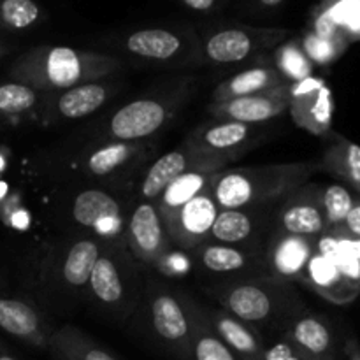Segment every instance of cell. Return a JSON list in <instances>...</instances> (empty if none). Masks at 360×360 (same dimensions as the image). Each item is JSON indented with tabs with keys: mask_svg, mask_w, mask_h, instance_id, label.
Returning <instances> with one entry per match:
<instances>
[{
	"mask_svg": "<svg viewBox=\"0 0 360 360\" xmlns=\"http://www.w3.org/2000/svg\"><path fill=\"white\" fill-rule=\"evenodd\" d=\"M319 169V162L224 169L214 176L211 195L220 210H269L306 185Z\"/></svg>",
	"mask_w": 360,
	"mask_h": 360,
	"instance_id": "cell-1",
	"label": "cell"
},
{
	"mask_svg": "<svg viewBox=\"0 0 360 360\" xmlns=\"http://www.w3.org/2000/svg\"><path fill=\"white\" fill-rule=\"evenodd\" d=\"M221 308L253 329H280L281 334L306 313L301 297L288 281L271 276L236 278L211 290Z\"/></svg>",
	"mask_w": 360,
	"mask_h": 360,
	"instance_id": "cell-2",
	"label": "cell"
},
{
	"mask_svg": "<svg viewBox=\"0 0 360 360\" xmlns=\"http://www.w3.org/2000/svg\"><path fill=\"white\" fill-rule=\"evenodd\" d=\"M120 67L109 55L67 46L35 48L21 55L9 70L11 79L27 84L34 90L63 91L77 84L98 81Z\"/></svg>",
	"mask_w": 360,
	"mask_h": 360,
	"instance_id": "cell-3",
	"label": "cell"
},
{
	"mask_svg": "<svg viewBox=\"0 0 360 360\" xmlns=\"http://www.w3.org/2000/svg\"><path fill=\"white\" fill-rule=\"evenodd\" d=\"M136 273L123 260V252L102 248L88 281V292L97 306L125 319L136 299Z\"/></svg>",
	"mask_w": 360,
	"mask_h": 360,
	"instance_id": "cell-4",
	"label": "cell"
},
{
	"mask_svg": "<svg viewBox=\"0 0 360 360\" xmlns=\"http://www.w3.org/2000/svg\"><path fill=\"white\" fill-rule=\"evenodd\" d=\"M148 313L153 340L179 360H188L193 327L192 302L169 290H160L150 299Z\"/></svg>",
	"mask_w": 360,
	"mask_h": 360,
	"instance_id": "cell-5",
	"label": "cell"
},
{
	"mask_svg": "<svg viewBox=\"0 0 360 360\" xmlns=\"http://www.w3.org/2000/svg\"><path fill=\"white\" fill-rule=\"evenodd\" d=\"M273 231L302 238H319L327 231L322 207V188L311 183L295 188L278 202Z\"/></svg>",
	"mask_w": 360,
	"mask_h": 360,
	"instance_id": "cell-6",
	"label": "cell"
},
{
	"mask_svg": "<svg viewBox=\"0 0 360 360\" xmlns=\"http://www.w3.org/2000/svg\"><path fill=\"white\" fill-rule=\"evenodd\" d=\"M229 158L214 157V155L200 153L193 150L188 144L183 143L181 146L171 150L169 153L162 155L144 176L141 183L139 197L141 202H157L158 197L164 193V190L174 181L178 176L192 171V169H218L224 171Z\"/></svg>",
	"mask_w": 360,
	"mask_h": 360,
	"instance_id": "cell-7",
	"label": "cell"
},
{
	"mask_svg": "<svg viewBox=\"0 0 360 360\" xmlns=\"http://www.w3.org/2000/svg\"><path fill=\"white\" fill-rule=\"evenodd\" d=\"M285 30H259V28H221L204 42V55L218 65L239 63L262 49L273 48L285 37Z\"/></svg>",
	"mask_w": 360,
	"mask_h": 360,
	"instance_id": "cell-8",
	"label": "cell"
},
{
	"mask_svg": "<svg viewBox=\"0 0 360 360\" xmlns=\"http://www.w3.org/2000/svg\"><path fill=\"white\" fill-rule=\"evenodd\" d=\"M127 245L141 262L158 267L167 255L169 236L153 202H139L127 224Z\"/></svg>",
	"mask_w": 360,
	"mask_h": 360,
	"instance_id": "cell-9",
	"label": "cell"
},
{
	"mask_svg": "<svg viewBox=\"0 0 360 360\" xmlns=\"http://www.w3.org/2000/svg\"><path fill=\"white\" fill-rule=\"evenodd\" d=\"M218 213L220 207L211 195V188L204 190L185 206L179 207L167 220H164L169 239L174 241L179 248L192 252L207 241Z\"/></svg>",
	"mask_w": 360,
	"mask_h": 360,
	"instance_id": "cell-10",
	"label": "cell"
},
{
	"mask_svg": "<svg viewBox=\"0 0 360 360\" xmlns=\"http://www.w3.org/2000/svg\"><path fill=\"white\" fill-rule=\"evenodd\" d=\"M192 252H195L200 269L217 276H231L229 280L267 276L264 248H245L206 241Z\"/></svg>",
	"mask_w": 360,
	"mask_h": 360,
	"instance_id": "cell-11",
	"label": "cell"
},
{
	"mask_svg": "<svg viewBox=\"0 0 360 360\" xmlns=\"http://www.w3.org/2000/svg\"><path fill=\"white\" fill-rule=\"evenodd\" d=\"M288 111L299 127L315 136H323L333 125L334 101L326 81L319 77H306L290 84V105Z\"/></svg>",
	"mask_w": 360,
	"mask_h": 360,
	"instance_id": "cell-12",
	"label": "cell"
},
{
	"mask_svg": "<svg viewBox=\"0 0 360 360\" xmlns=\"http://www.w3.org/2000/svg\"><path fill=\"white\" fill-rule=\"evenodd\" d=\"M169 118V108L158 98H139L120 108L109 120L108 134L120 143H136L157 134Z\"/></svg>",
	"mask_w": 360,
	"mask_h": 360,
	"instance_id": "cell-13",
	"label": "cell"
},
{
	"mask_svg": "<svg viewBox=\"0 0 360 360\" xmlns=\"http://www.w3.org/2000/svg\"><path fill=\"white\" fill-rule=\"evenodd\" d=\"M290 84L292 83L269 91H262V94L248 95V97L218 102V104L213 102L207 111L211 112L214 120H232V122H241L246 125L269 122V120L288 111Z\"/></svg>",
	"mask_w": 360,
	"mask_h": 360,
	"instance_id": "cell-14",
	"label": "cell"
},
{
	"mask_svg": "<svg viewBox=\"0 0 360 360\" xmlns=\"http://www.w3.org/2000/svg\"><path fill=\"white\" fill-rule=\"evenodd\" d=\"M313 253H315V239L313 238L273 231L266 250H264L267 276L288 281V283L301 281Z\"/></svg>",
	"mask_w": 360,
	"mask_h": 360,
	"instance_id": "cell-15",
	"label": "cell"
},
{
	"mask_svg": "<svg viewBox=\"0 0 360 360\" xmlns=\"http://www.w3.org/2000/svg\"><path fill=\"white\" fill-rule=\"evenodd\" d=\"M281 338H285L306 360L340 359V348L333 326L320 315L302 313L287 327Z\"/></svg>",
	"mask_w": 360,
	"mask_h": 360,
	"instance_id": "cell-16",
	"label": "cell"
},
{
	"mask_svg": "<svg viewBox=\"0 0 360 360\" xmlns=\"http://www.w3.org/2000/svg\"><path fill=\"white\" fill-rule=\"evenodd\" d=\"M72 217L81 227L97 231L102 238H118L123 232L122 206L104 190H83L72 204Z\"/></svg>",
	"mask_w": 360,
	"mask_h": 360,
	"instance_id": "cell-17",
	"label": "cell"
},
{
	"mask_svg": "<svg viewBox=\"0 0 360 360\" xmlns=\"http://www.w3.org/2000/svg\"><path fill=\"white\" fill-rule=\"evenodd\" d=\"M267 210H220L207 241L218 245L264 248L259 246L267 224Z\"/></svg>",
	"mask_w": 360,
	"mask_h": 360,
	"instance_id": "cell-18",
	"label": "cell"
},
{
	"mask_svg": "<svg viewBox=\"0 0 360 360\" xmlns=\"http://www.w3.org/2000/svg\"><path fill=\"white\" fill-rule=\"evenodd\" d=\"M0 329L9 336L30 345V347L48 350L53 329L44 316L28 302L20 299L0 295Z\"/></svg>",
	"mask_w": 360,
	"mask_h": 360,
	"instance_id": "cell-19",
	"label": "cell"
},
{
	"mask_svg": "<svg viewBox=\"0 0 360 360\" xmlns=\"http://www.w3.org/2000/svg\"><path fill=\"white\" fill-rule=\"evenodd\" d=\"M252 136L253 125L232 120H214L213 123L199 127L185 144L200 153L231 158L252 139Z\"/></svg>",
	"mask_w": 360,
	"mask_h": 360,
	"instance_id": "cell-20",
	"label": "cell"
},
{
	"mask_svg": "<svg viewBox=\"0 0 360 360\" xmlns=\"http://www.w3.org/2000/svg\"><path fill=\"white\" fill-rule=\"evenodd\" d=\"M301 283L334 304H348L360 292V287L352 283L330 260L316 252L306 266Z\"/></svg>",
	"mask_w": 360,
	"mask_h": 360,
	"instance_id": "cell-21",
	"label": "cell"
},
{
	"mask_svg": "<svg viewBox=\"0 0 360 360\" xmlns=\"http://www.w3.org/2000/svg\"><path fill=\"white\" fill-rule=\"evenodd\" d=\"M207 322L213 327L214 333L220 336V340L234 352L241 360H264V352H266V345H264L262 336L259 330L253 329L252 326L245 323L243 320L236 319L229 311L221 309H214V311L207 313Z\"/></svg>",
	"mask_w": 360,
	"mask_h": 360,
	"instance_id": "cell-22",
	"label": "cell"
},
{
	"mask_svg": "<svg viewBox=\"0 0 360 360\" xmlns=\"http://www.w3.org/2000/svg\"><path fill=\"white\" fill-rule=\"evenodd\" d=\"M285 84H288V81L278 72L276 67H252L221 81L213 91V102L218 104V102L232 101V98L248 97V95L262 94V91L274 90Z\"/></svg>",
	"mask_w": 360,
	"mask_h": 360,
	"instance_id": "cell-23",
	"label": "cell"
},
{
	"mask_svg": "<svg viewBox=\"0 0 360 360\" xmlns=\"http://www.w3.org/2000/svg\"><path fill=\"white\" fill-rule=\"evenodd\" d=\"M218 172H220L218 169H192V171L178 176L155 202L162 220H167L188 200L202 193L204 190L211 188L214 176Z\"/></svg>",
	"mask_w": 360,
	"mask_h": 360,
	"instance_id": "cell-24",
	"label": "cell"
},
{
	"mask_svg": "<svg viewBox=\"0 0 360 360\" xmlns=\"http://www.w3.org/2000/svg\"><path fill=\"white\" fill-rule=\"evenodd\" d=\"M48 350L56 360H120L72 326L53 330Z\"/></svg>",
	"mask_w": 360,
	"mask_h": 360,
	"instance_id": "cell-25",
	"label": "cell"
},
{
	"mask_svg": "<svg viewBox=\"0 0 360 360\" xmlns=\"http://www.w3.org/2000/svg\"><path fill=\"white\" fill-rule=\"evenodd\" d=\"M125 48L139 58L167 62L181 53L183 39L165 28H146L130 34L125 41Z\"/></svg>",
	"mask_w": 360,
	"mask_h": 360,
	"instance_id": "cell-26",
	"label": "cell"
},
{
	"mask_svg": "<svg viewBox=\"0 0 360 360\" xmlns=\"http://www.w3.org/2000/svg\"><path fill=\"white\" fill-rule=\"evenodd\" d=\"M109 97L108 86L98 81L77 84L56 95V112L63 118L77 120L97 112Z\"/></svg>",
	"mask_w": 360,
	"mask_h": 360,
	"instance_id": "cell-27",
	"label": "cell"
},
{
	"mask_svg": "<svg viewBox=\"0 0 360 360\" xmlns=\"http://www.w3.org/2000/svg\"><path fill=\"white\" fill-rule=\"evenodd\" d=\"M320 167L329 171L338 179L347 183L348 186L360 193V146L345 139L336 137L323 151Z\"/></svg>",
	"mask_w": 360,
	"mask_h": 360,
	"instance_id": "cell-28",
	"label": "cell"
},
{
	"mask_svg": "<svg viewBox=\"0 0 360 360\" xmlns=\"http://www.w3.org/2000/svg\"><path fill=\"white\" fill-rule=\"evenodd\" d=\"M101 252L102 245L97 239H79L74 243L62 264L63 283L69 285L74 290L88 288L91 271L97 264Z\"/></svg>",
	"mask_w": 360,
	"mask_h": 360,
	"instance_id": "cell-29",
	"label": "cell"
},
{
	"mask_svg": "<svg viewBox=\"0 0 360 360\" xmlns=\"http://www.w3.org/2000/svg\"><path fill=\"white\" fill-rule=\"evenodd\" d=\"M192 338H190L188 360H241L207 322L206 311L192 304Z\"/></svg>",
	"mask_w": 360,
	"mask_h": 360,
	"instance_id": "cell-30",
	"label": "cell"
},
{
	"mask_svg": "<svg viewBox=\"0 0 360 360\" xmlns=\"http://www.w3.org/2000/svg\"><path fill=\"white\" fill-rule=\"evenodd\" d=\"M137 150L139 148L134 143L112 141V143L98 148L97 151L90 155V158H88V171L94 176L111 174V172L118 171L123 165L129 164L137 155Z\"/></svg>",
	"mask_w": 360,
	"mask_h": 360,
	"instance_id": "cell-31",
	"label": "cell"
},
{
	"mask_svg": "<svg viewBox=\"0 0 360 360\" xmlns=\"http://www.w3.org/2000/svg\"><path fill=\"white\" fill-rule=\"evenodd\" d=\"M276 69L288 83H299L306 77L313 76V63L306 56L302 46L297 42H288L283 44L274 55Z\"/></svg>",
	"mask_w": 360,
	"mask_h": 360,
	"instance_id": "cell-32",
	"label": "cell"
},
{
	"mask_svg": "<svg viewBox=\"0 0 360 360\" xmlns=\"http://www.w3.org/2000/svg\"><path fill=\"white\" fill-rule=\"evenodd\" d=\"M41 7L35 0H0V28L25 30L37 23Z\"/></svg>",
	"mask_w": 360,
	"mask_h": 360,
	"instance_id": "cell-33",
	"label": "cell"
},
{
	"mask_svg": "<svg viewBox=\"0 0 360 360\" xmlns=\"http://www.w3.org/2000/svg\"><path fill=\"white\" fill-rule=\"evenodd\" d=\"M357 197L343 185H330L322 188V207L326 214L327 231L340 227L354 207Z\"/></svg>",
	"mask_w": 360,
	"mask_h": 360,
	"instance_id": "cell-34",
	"label": "cell"
},
{
	"mask_svg": "<svg viewBox=\"0 0 360 360\" xmlns=\"http://www.w3.org/2000/svg\"><path fill=\"white\" fill-rule=\"evenodd\" d=\"M37 90L27 84L16 83V81L0 84V115H23L37 104Z\"/></svg>",
	"mask_w": 360,
	"mask_h": 360,
	"instance_id": "cell-35",
	"label": "cell"
},
{
	"mask_svg": "<svg viewBox=\"0 0 360 360\" xmlns=\"http://www.w3.org/2000/svg\"><path fill=\"white\" fill-rule=\"evenodd\" d=\"M302 49H304L306 56L311 60V63H320V65H327L338 58L343 49V42L341 41H329V39H322L315 34H309L302 42Z\"/></svg>",
	"mask_w": 360,
	"mask_h": 360,
	"instance_id": "cell-36",
	"label": "cell"
},
{
	"mask_svg": "<svg viewBox=\"0 0 360 360\" xmlns=\"http://www.w3.org/2000/svg\"><path fill=\"white\" fill-rule=\"evenodd\" d=\"M315 35L322 39H329V41H341L343 42V34H341V27L336 23V20L333 18L330 11H326V13L320 14L316 18V23H315Z\"/></svg>",
	"mask_w": 360,
	"mask_h": 360,
	"instance_id": "cell-37",
	"label": "cell"
},
{
	"mask_svg": "<svg viewBox=\"0 0 360 360\" xmlns=\"http://www.w3.org/2000/svg\"><path fill=\"white\" fill-rule=\"evenodd\" d=\"M264 360H306L288 343L285 338L278 340L276 343H273L271 347H266L264 352Z\"/></svg>",
	"mask_w": 360,
	"mask_h": 360,
	"instance_id": "cell-38",
	"label": "cell"
},
{
	"mask_svg": "<svg viewBox=\"0 0 360 360\" xmlns=\"http://www.w3.org/2000/svg\"><path fill=\"white\" fill-rule=\"evenodd\" d=\"M330 231H333L334 236L338 238V243L341 245V248H343L352 259H355L360 264V239L354 238L352 234H348L341 225L336 229H330Z\"/></svg>",
	"mask_w": 360,
	"mask_h": 360,
	"instance_id": "cell-39",
	"label": "cell"
},
{
	"mask_svg": "<svg viewBox=\"0 0 360 360\" xmlns=\"http://www.w3.org/2000/svg\"><path fill=\"white\" fill-rule=\"evenodd\" d=\"M341 227H343L348 234H352L354 238L360 239V197L355 199L354 207L350 210L348 217L345 218V221L341 224Z\"/></svg>",
	"mask_w": 360,
	"mask_h": 360,
	"instance_id": "cell-40",
	"label": "cell"
},
{
	"mask_svg": "<svg viewBox=\"0 0 360 360\" xmlns=\"http://www.w3.org/2000/svg\"><path fill=\"white\" fill-rule=\"evenodd\" d=\"M345 355H347V360H360V345L357 340H348L347 345H345Z\"/></svg>",
	"mask_w": 360,
	"mask_h": 360,
	"instance_id": "cell-41",
	"label": "cell"
},
{
	"mask_svg": "<svg viewBox=\"0 0 360 360\" xmlns=\"http://www.w3.org/2000/svg\"><path fill=\"white\" fill-rule=\"evenodd\" d=\"M183 2H185L190 9L200 11V13L213 9L214 6V0H183Z\"/></svg>",
	"mask_w": 360,
	"mask_h": 360,
	"instance_id": "cell-42",
	"label": "cell"
},
{
	"mask_svg": "<svg viewBox=\"0 0 360 360\" xmlns=\"http://www.w3.org/2000/svg\"><path fill=\"white\" fill-rule=\"evenodd\" d=\"M0 360H18V359L14 357V355L11 354L4 345H0Z\"/></svg>",
	"mask_w": 360,
	"mask_h": 360,
	"instance_id": "cell-43",
	"label": "cell"
},
{
	"mask_svg": "<svg viewBox=\"0 0 360 360\" xmlns=\"http://www.w3.org/2000/svg\"><path fill=\"white\" fill-rule=\"evenodd\" d=\"M259 2L266 7H276V6H280L283 0H259Z\"/></svg>",
	"mask_w": 360,
	"mask_h": 360,
	"instance_id": "cell-44",
	"label": "cell"
},
{
	"mask_svg": "<svg viewBox=\"0 0 360 360\" xmlns=\"http://www.w3.org/2000/svg\"><path fill=\"white\" fill-rule=\"evenodd\" d=\"M2 53H4V49H2V46H0V56H2Z\"/></svg>",
	"mask_w": 360,
	"mask_h": 360,
	"instance_id": "cell-45",
	"label": "cell"
},
{
	"mask_svg": "<svg viewBox=\"0 0 360 360\" xmlns=\"http://www.w3.org/2000/svg\"><path fill=\"white\" fill-rule=\"evenodd\" d=\"M359 195H360V193H359Z\"/></svg>",
	"mask_w": 360,
	"mask_h": 360,
	"instance_id": "cell-46",
	"label": "cell"
}]
</instances>
